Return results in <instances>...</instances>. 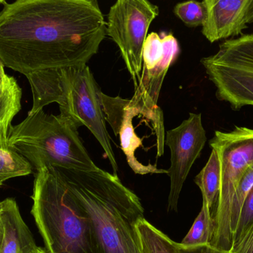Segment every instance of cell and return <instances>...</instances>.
<instances>
[{"instance_id":"1","label":"cell","mask_w":253,"mask_h":253,"mask_svg":"<svg viewBox=\"0 0 253 253\" xmlns=\"http://www.w3.org/2000/svg\"><path fill=\"white\" fill-rule=\"evenodd\" d=\"M107 35L96 0L4 1L0 11V60L27 76L52 68L82 66Z\"/></svg>"},{"instance_id":"2","label":"cell","mask_w":253,"mask_h":253,"mask_svg":"<svg viewBox=\"0 0 253 253\" xmlns=\"http://www.w3.org/2000/svg\"><path fill=\"white\" fill-rule=\"evenodd\" d=\"M56 169L87 212L99 253H143L137 225L144 218V209L138 196L117 175L100 168Z\"/></svg>"},{"instance_id":"3","label":"cell","mask_w":253,"mask_h":253,"mask_svg":"<svg viewBox=\"0 0 253 253\" xmlns=\"http://www.w3.org/2000/svg\"><path fill=\"white\" fill-rule=\"evenodd\" d=\"M31 199L46 253H100L87 212L56 168L37 171Z\"/></svg>"},{"instance_id":"4","label":"cell","mask_w":253,"mask_h":253,"mask_svg":"<svg viewBox=\"0 0 253 253\" xmlns=\"http://www.w3.org/2000/svg\"><path fill=\"white\" fill-rule=\"evenodd\" d=\"M33 95V105L28 115L45 105L59 104L61 115L79 129L85 126L105 151L117 175L118 164L113 151L105 117L99 100L100 88L87 65L52 68L25 76Z\"/></svg>"},{"instance_id":"5","label":"cell","mask_w":253,"mask_h":253,"mask_svg":"<svg viewBox=\"0 0 253 253\" xmlns=\"http://www.w3.org/2000/svg\"><path fill=\"white\" fill-rule=\"evenodd\" d=\"M8 144L36 170L53 167L80 171L99 169L92 160L78 133L66 117L42 110L11 126Z\"/></svg>"},{"instance_id":"6","label":"cell","mask_w":253,"mask_h":253,"mask_svg":"<svg viewBox=\"0 0 253 253\" xmlns=\"http://www.w3.org/2000/svg\"><path fill=\"white\" fill-rule=\"evenodd\" d=\"M210 146L218 152L221 166V187L214 216L215 231L211 246L229 251L233 239L230 212L236 189L253 163V129L236 126L229 132L216 131Z\"/></svg>"},{"instance_id":"7","label":"cell","mask_w":253,"mask_h":253,"mask_svg":"<svg viewBox=\"0 0 253 253\" xmlns=\"http://www.w3.org/2000/svg\"><path fill=\"white\" fill-rule=\"evenodd\" d=\"M218 100L235 111L253 106V34L226 40L215 54L201 59Z\"/></svg>"},{"instance_id":"8","label":"cell","mask_w":253,"mask_h":253,"mask_svg":"<svg viewBox=\"0 0 253 253\" xmlns=\"http://www.w3.org/2000/svg\"><path fill=\"white\" fill-rule=\"evenodd\" d=\"M179 53V44L172 34L152 32L147 35L143 48L141 78L131 98L156 132L158 157L164 154L165 142L163 112L158 106V99L168 69Z\"/></svg>"},{"instance_id":"9","label":"cell","mask_w":253,"mask_h":253,"mask_svg":"<svg viewBox=\"0 0 253 253\" xmlns=\"http://www.w3.org/2000/svg\"><path fill=\"white\" fill-rule=\"evenodd\" d=\"M159 7L147 0H119L108 13L107 34L120 49L135 88L141 78L143 48Z\"/></svg>"},{"instance_id":"10","label":"cell","mask_w":253,"mask_h":253,"mask_svg":"<svg viewBox=\"0 0 253 253\" xmlns=\"http://www.w3.org/2000/svg\"><path fill=\"white\" fill-rule=\"evenodd\" d=\"M206 142V131L202 123V114L190 113L188 119L178 127L167 132L165 144L169 147L171 153L170 167L168 170L170 179L168 211L178 210L183 186Z\"/></svg>"},{"instance_id":"11","label":"cell","mask_w":253,"mask_h":253,"mask_svg":"<svg viewBox=\"0 0 253 253\" xmlns=\"http://www.w3.org/2000/svg\"><path fill=\"white\" fill-rule=\"evenodd\" d=\"M99 96L105 120L109 123L115 135L120 136L122 150L132 171L141 175L168 174V170L158 169L154 165L142 164L135 157V151L142 145V141L135 134L132 121L137 116H141V111L132 100L123 99L120 96H108L102 91Z\"/></svg>"},{"instance_id":"12","label":"cell","mask_w":253,"mask_h":253,"mask_svg":"<svg viewBox=\"0 0 253 253\" xmlns=\"http://www.w3.org/2000/svg\"><path fill=\"white\" fill-rule=\"evenodd\" d=\"M250 0H205L206 17L202 34L211 43L237 36L248 28Z\"/></svg>"},{"instance_id":"13","label":"cell","mask_w":253,"mask_h":253,"mask_svg":"<svg viewBox=\"0 0 253 253\" xmlns=\"http://www.w3.org/2000/svg\"><path fill=\"white\" fill-rule=\"evenodd\" d=\"M4 237L0 253H29L37 248L31 230L13 199L1 202Z\"/></svg>"},{"instance_id":"14","label":"cell","mask_w":253,"mask_h":253,"mask_svg":"<svg viewBox=\"0 0 253 253\" xmlns=\"http://www.w3.org/2000/svg\"><path fill=\"white\" fill-rule=\"evenodd\" d=\"M22 89L16 80L7 76L0 84V146H8V135L15 116L21 110Z\"/></svg>"},{"instance_id":"15","label":"cell","mask_w":253,"mask_h":253,"mask_svg":"<svg viewBox=\"0 0 253 253\" xmlns=\"http://www.w3.org/2000/svg\"><path fill=\"white\" fill-rule=\"evenodd\" d=\"M221 180V166L219 156L218 152L212 149L208 163L195 178V183L202 192L203 202L206 203L211 212L218 201Z\"/></svg>"},{"instance_id":"16","label":"cell","mask_w":253,"mask_h":253,"mask_svg":"<svg viewBox=\"0 0 253 253\" xmlns=\"http://www.w3.org/2000/svg\"><path fill=\"white\" fill-rule=\"evenodd\" d=\"M143 253H181L178 243L143 218L137 225Z\"/></svg>"},{"instance_id":"17","label":"cell","mask_w":253,"mask_h":253,"mask_svg":"<svg viewBox=\"0 0 253 253\" xmlns=\"http://www.w3.org/2000/svg\"><path fill=\"white\" fill-rule=\"evenodd\" d=\"M214 231L215 223L213 217L206 203L203 202L197 218L180 245L185 248H199L211 245Z\"/></svg>"},{"instance_id":"18","label":"cell","mask_w":253,"mask_h":253,"mask_svg":"<svg viewBox=\"0 0 253 253\" xmlns=\"http://www.w3.org/2000/svg\"><path fill=\"white\" fill-rule=\"evenodd\" d=\"M31 163L10 145L0 146V187L7 180L33 172Z\"/></svg>"},{"instance_id":"19","label":"cell","mask_w":253,"mask_h":253,"mask_svg":"<svg viewBox=\"0 0 253 253\" xmlns=\"http://www.w3.org/2000/svg\"><path fill=\"white\" fill-rule=\"evenodd\" d=\"M253 187V163L251 164L244 174L232 202L230 212V230L234 240L236 234L239 218L244 203Z\"/></svg>"},{"instance_id":"20","label":"cell","mask_w":253,"mask_h":253,"mask_svg":"<svg viewBox=\"0 0 253 253\" xmlns=\"http://www.w3.org/2000/svg\"><path fill=\"white\" fill-rule=\"evenodd\" d=\"M174 13L184 25L190 28L203 25L206 9L203 1H189L178 3L174 7Z\"/></svg>"},{"instance_id":"21","label":"cell","mask_w":253,"mask_h":253,"mask_svg":"<svg viewBox=\"0 0 253 253\" xmlns=\"http://www.w3.org/2000/svg\"><path fill=\"white\" fill-rule=\"evenodd\" d=\"M229 253H253V222L235 236Z\"/></svg>"},{"instance_id":"22","label":"cell","mask_w":253,"mask_h":253,"mask_svg":"<svg viewBox=\"0 0 253 253\" xmlns=\"http://www.w3.org/2000/svg\"><path fill=\"white\" fill-rule=\"evenodd\" d=\"M253 222V187L250 192L241 212L236 234Z\"/></svg>"},{"instance_id":"23","label":"cell","mask_w":253,"mask_h":253,"mask_svg":"<svg viewBox=\"0 0 253 253\" xmlns=\"http://www.w3.org/2000/svg\"><path fill=\"white\" fill-rule=\"evenodd\" d=\"M181 253H229L228 251H221L212 248L211 245L199 248H185L178 243Z\"/></svg>"},{"instance_id":"24","label":"cell","mask_w":253,"mask_h":253,"mask_svg":"<svg viewBox=\"0 0 253 253\" xmlns=\"http://www.w3.org/2000/svg\"><path fill=\"white\" fill-rule=\"evenodd\" d=\"M247 24H251L253 22V0H250L248 10L246 13Z\"/></svg>"},{"instance_id":"25","label":"cell","mask_w":253,"mask_h":253,"mask_svg":"<svg viewBox=\"0 0 253 253\" xmlns=\"http://www.w3.org/2000/svg\"><path fill=\"white\" fill-rule=\"evenodd\" d=\"M3 237H4V224L2 220V206L1 202H0V251L2 245Z\"/></svg>"},{"instance_id":"26","label":"cell","mask_w":253,"mask_h":253,"mask_svg":"<svg viewBox=\"0 0 253 253\" xmlns=\"http://www.w3.org/2000/svg\"><path fill=\"white\" fill-rule=\"evenodd\" d=\"M7 76V74H6L5 72H4V65H3L1 61L0 60V84L5 80Z\"/></svg>"},{"instance_id":"27","label":"cell","mask_w":253,"mask_h":253,"mask_svg":"<svg viewBox=\"0 0 253 253\" xmlns=\"http://www.w3.org/2000/svg\"><path fill=\"white\" fill-rule=\"evenodd\" d=\"M47 253L45 252V251H44V249H43V248H40V247H37V248H36L34 250V251H31V253Z\"/></svg>"},{"instance_id":"28","label":"cell","mask_w":253,"mask_h":253,"mask_svg":"<svg viewBox=\"0 0 253 253\" xmlns=\"http://www.w3.org/2000/svg\"><path fill=\"white\" fill-rule=\"evenodd\" d=\"M4 1H0V4H4Z\"/></svg>"}]
</instances>
